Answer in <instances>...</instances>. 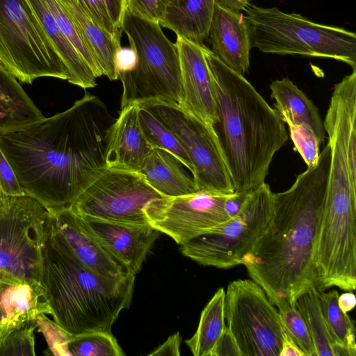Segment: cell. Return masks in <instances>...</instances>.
Wrapping results in <instances>:
<instances>
[{"label":"cell","mask_w":356,"mask_h":356,"mask_svg":"<svg viewBox=\"0 0 356 356\" xmlns=\"http://www.w3.org/2000/svg\"><path fill=\"white\" fill-rule=\"evenodd\" d=\"M115 120L98 97L85 92L65 111L0 135V148L26 195L49 211L70 209L106 167Z\"/></svg>","instance_id":"obj_1"},{"label":"cell","mask_w":356,"mask_h":356,"mask_svg":"<svg viewBox=\"0 0 356 356\" xmlns=\"http://www.w3.org/2000/svg\"><path fill=\"white\" fill-rule=\"evenodd\" d=\"M330 160L328 143L317 164L286 191L273 193L274 216L265 233L242 259L249 277L273 305H294L315 283L314 251L323 213Z\"/></svg>","instance_id":"obj_2"},{"label":"cell","mask_w":356,"mask_h":356,"mask_svg":"<svg viewBox=\"0 0 356 356\" xmlns=\"http://www.w3.org/2000/svg\"><path fill=\"white\" fill-rule=\"evenodd\" d=\"M202 49L214 83L212 127L234 192L248 194L265 183L275 154L288 140L284 122L244 76Z\"/></svg>","instance_id":"obj_3"},{"label":"cell","mask_w":356,"mask_h":356,"mask_svg":"<svg viewBox=\"0 0 356 356\" xmlns=\"http://www.w3.org/2000/svg\"><path fill=\"white\" fill-rule=\"evenodd\" d=\"M135 278L111 279L81 264L52 216L42 248L40 284L54 321L64 330L72 335L111 332L121 311L131 304Z\"/></svg>","instance_id":"obj_4"},{"label":"cell","mask_w":356,"mask_h":356,"mask_svg":"<svg viewBox=\"0 0 356 356\" xmlns=\"http://www.w3.org/2000/svg\"><path fill=\"white\" fill-rule=\"evenodd\" d=\"M243 12L252 47L264 53L330 58L356 70V35L343 28L318 24L300 14L250 1Z\"/></svg>","instance_id":"obj_5"},{"label":"cell","mask_w":356,"mask_h":356,"mask_svg":"<svg viewBox=\"0 0 356 356\" xmlns=\"http://www.w3.org/2000/svg\"><path fill=\"white\" fill-rule=\"evenodd\" d=\"M122 31L136 53L137 63L133 70L118 75L122 84L120 108L147 101L181 105L182 87L176 44L167 38L158 22L136 15L128 8Z\"/></svg>","instance_id":"obj_6"},{"label":"cell","mask_w":356,"mask_h":356,"mask_svg":"<svg viewBox=\"0 0 356 356\" xmlns=\"http://www.w3.org/2000/svg\"><path fill=\"white\" fill-rule=\"evenodd\" d=\"M51 213L25 195L0 198V282L41 285L42 254Z\"/></svg>","instance_id":"obj_7"},{"label":"cell","mask_w":356,"mask_h":356,"mask_svg":"<svg viewBox=\"0 0 356 356\" xmlns=\"http://www.w3.org/2000/svg\"><path fill=\"white\" fill-rule=\"evenodd\" d=\"M0 63L19 81L68 79V73L27 0H0Z\"/></svg>","instance_id":"obj_8"},{"label":"cell","mask_w":356,"mask_h":356,"mask_svg":"<svg viewBox=\"0 0 356 356\" xmlns=\"http://www.w3.org/2000/svg\"><path fill=\"white\" fill-rule=\"evenodd\" d=\"M273 194L265 182L247 195L237 215L181 244V252L200 264L218 268L241 264L273 220Z\"/></svg>","instance_id":"obj_9"},{"label":"cell","mask_w":356,"mask_h":356,"mask_svg":"<svg viewBox=\"0 0 356 356\" xmlns=\"http://www.w3.org/2000/svg\"><path fill=\"white\" fill-rule=\"evenodd\" d=\"M175 136L189 159L198 191L233 194L234 188L217 136L211 124L179 104L161 101L138 103Z\"/></svg>","instance_id":"obj_10"},{"label":"cell","mask_w":356,"mask_h":356,"mask_svg":"<svg viewBox=\"0 0 356 356\" xmlns=\"http://www.w3.org/2000/svg\"><path fill=\"white\" fill-rule=\"evenodd\" d=\"M225 320L242 356H280L283 325L279 312L252 279L229 283Z\"/></svg>","instance_id":"obj_11"},{"label":"cell","mask_w":356,"mask_h":356,"mask_svg":"<svg viewBox=\"0 0 356 356\" xmlns=\"http://www.w3.org/2000/svg\"><path fill=\"white\" fill-rule=\"evenodd\" d=\"M162 197L140 172L106 167L70 209L81 218L149 224L145 208Z\"/></svg>","instance_id":"obj_12"},{"label":"cell","mask_w":356,"mask_h":356,"mask_svg":"<svg viewBox=\"0 0 356 356\" xmlns=\"http://www.w3.org/2000/svg\"><path fill=\"white\" fill-rule=\"evenodd\" d=\"M232 194L200 191L178 196L162 197L145 208L148 223L181 245L227 220L225 204Z\"/></svg>","instance_id":"obj_13"},{"label":"cell","mask_w":356,"mask_h":356,"mask_svg":"<svg viewBox=\"0 0 356 356\" xmlns=\"http://www.w3.org/2000/svg\"><path fill=\"white\" fill-rule=\"evenodd\" d=\"M48 211L72 252L81 264L99 275L113 280L131 275L84 220L70 209Z\"/></svg>","instance_id":"obj_14"},{"label":"cell","mask_w":356,"mask_h":356,"mask_svg":"<svg viewBox=\"0 0 356 356\" xmlns=\"http://www.w3.org/2000/svg\"><path fill=\"white\" fill-rule=\"evenodd\" d=\"M182 100L181 106L212 126L216 119L215 88L202 48L177 37Z\"/></svg>","instance_id":"obj_15"},{"label":"cell","mask_w":356,"mask_h":356,"mask_svg":"<svg viewBox=\"0 0 356 356\" xmlns=\"http://www.w3.org/2000/svg\"><path fill=\"white\" fill-rule=\"evenodd\" d=\"M81 218L104 246L134 275L140 270L148 252L159 236V232L149 224Z\"/></svg>","instance_id":"obj_16"},{"label":"cell","mask_w":356,"mask_h":356,"mask_svg":"<svg viewBox=\"0 0 356 356\" xmlns=\"http://www.w3.org/2000/svg\"><path fill=\"white\" fill-rule=\"evenodd\" d=\"M207 40L224 65L243 76L248 72L252 47L244 14L225 10L216 2Z\"/></svg>","instance_id":"obj_17"},{"label":"cell","mask_w":356,"mask_h":356,"mask_svg":"<svg viewBox=\"0 0 356 356\" xmlns=\"http://www.w3.org/2000/svg\"><path fill=\"white\" fill-rule=\"evenodd\" d=\"M152 149L140 127L138 104L122 108L110 131L106 167L138 172Z\"/></svg>","instance_id":"obj_18"},{"label":"cell","mask_w":356,"mask_h":356,"mask_svg":"<svg viewBox=\"0 0 356 356\" xmlns=\"http://www.w3.org/2000/svg\"><path fill=\"white\" fill-rule=\"evenodd\" d=\"M174 154L152 148L138 170L147 182L163 197H178L198 191L193 176Z\"/></svg>","instance_id":"obj_19"},{"label":"cell","mask_w":356,"mask_h":356,"mask_svg":"<svg viewBox=\"0 0 356 356\" xmlns=\"http://www.w3.org/2000/svg\"><path fill=\"white\" fill-rule=\"evenodd\" d=\"M275 110L288 126H298L312 131L319 143L325 141V131L317 107L289 79H277L270 84Z\"/></svg>","instance_id":"obj_20"},{"label":"cell","mask_w":356,"mask_h":356,"mask_svg":"<svg viewBox=\"0 0 356 356\" xmlns=\"http://www.w3.org/2000/svg\"><path fill=\"white\" fill-rule=\"evenodd\" d=\"M51 314L41 285L0 282V332L40 314Z\"/></svg>","instance_id":"obj_21"},{"label":"cell","mask_w":356,"mask_h":356,"mask_svg":"<svg viewBox=\"0 0 356 356\" xmlns=\"http://www.w3.org/2000/svg\"><path fill=\"white\" fill-rule=\"evenodd\" d=\"M217 0H174L166 8L159 22L177 37L204 47Z\"/></svg>","instance_id":"obj_22"},{"label":"cell","mask_w":356,"mask_h":356,"mask_svg":"<svg viewBox=\"0 0 356 356\" xmlns=\"http://www.w3.org/2000/svg\"><path fill=\"white\" fill-rule=\"evenodd\" d=\"M44 119L19 81L0 63V135L24 129Z\"/></svg>","instance_id":"obj_23"},{"label":"cell","mask_w":356,"mask_h":356,"mask_svg":"<svg viewBox=\"0 0 356 356\" xmlns=\"http://www.w3.org/2000/svg\"><path fill=\"white\" fill-rule=\"evenodd\" d=\"M68 73V82L83 88L97 85V76L58 28L44 0H27Z\"/></svg>","instance_id":"obj_24"},{"label":"cell","mask_w":356,"mask_h":356,"mask_svg":"<svg viewBox=\"0 0 356 356\" xmlns=\"http://www.w3.org/2000/svg\"><path fill=\"white\" fill-rule=\"evenodd\" d=\"M67 13L95 55L103 75L109 80L118 79L115 56L121 47L92 19L82 0H56Z\"/></svg>","instance_id":"obj_25"},{"label":"cell","mask_w":356,"mask_h":356,"mask_svg":"<svg viewBox=\"0 0 356 356\" xmlns=\"http://www.w3.org/2000/svg\"><path fill=\"white\" fill-rule=\"evenodd\" d=\"M225 291L219 288L202 311L197 329L193 336L185 341L195 356H211L222 333L225 322Z\"/></svg>","instance_id":"obj_26"},{"label":"cell","mask_w":356,"mask_h":356,"mask_svg":"<svg viewBox=\"0 0 356 356\" xmlns=\"http://www.w3.org/2000/svg\"><path fill=\"white\" fill-rule=\"evenodd\" d=\"M294 306L306 323L316 356H343L329 333L321 309L318 290L315 285L300 294Z\"/></svg>","instance_id":"obj_27"},{"label":"cell","mask_w":356,"mask_h":356,"mask_svg":"<svg viewBox=\"0 0 356 356\" xmlns=\"http://www.w3.org/2000/svg\"><path fill=\"white\" fill-rule=\"evenodd\" d=\"M318 296L326 325L335 345L341 350L343 356H355L354 323L347 313L343 312L339 307L338 291H318Z\"/></svg>","instance_id":"obj_28"},{"label":"cell","mask_w":356,"mask_h":356,"mask_svg":"<svg viewBox=\"0 0 356 356\" xmlns=\"http://www.w3.org/2000/svg\"><path fill=\"white\" fill-rule=\"evenodd\" d=\"M138 105L140 127L151 147L172 153L192 174V164L174 134L149 110Z\"/></svg>","instance_id":"obj_29"},{"label":"cell","mask_w":356,"mask_h":356,"mask_svg":"<svg viewBox=\"0 0 356 356\" xmlns=\"http://www.w3.org/2000/svg\"><path fill=\"white\" fill-rule=\"evenodd\" d=\"M94 22L110 38L120 43L127 0H82Z\"/></svg>","instance_id":"obj_30"},{"label":"cell","mask_w":356,"mask_h":356,"mask_svg":"<svg viewBox=\"0 0 356 356\" xmlns=\"http://www.w3.org/2000/svg\"><path fill=\"white\" fill-rule=\"evenodd\" d=\"M71 356H124L111 332H92L72 335L67 343Z\"/></svg>","instance_id":"obj_31"},{"label":"cell","mask_w":356,"mask_h":356,"mask_svg":"<svg viewBox=\"0 0 356 356\" xmlns=\"http://www.w3.org/2000/svg\"><path fill=\"white\" fill-rule=\"evenodd\" d=\"M44 1L63 35L80 54L95 76L97 78L102 76V71L95 55L63 7L56 0Z\"/></svg>","instance_id":"obj_32"},{"label":"cell","mask_w":356,"mask_h":356,"mask_svg":"<svg viewBox=\"0 0 356 356\" xmlns=\"http://www.w3.org/2000/svg\"><path fill=\"white\" fill-rule=\"evenodd\" d=\"M35 328L31 320L0 332V356L35 355Z\"/></svg>","instance_id":"obj_33"},{"label":"cell","mask_w":356,"mask_h":356,"mask_svg":"<svg viewBox=\"0 0 356 356\" xmlns=\"http://www.w3.org/2000/svg\"><path fill=\"white\" fill-rule=\"evenodd\" d=\"M284 327L305 356H316L314 343L301 314L294 305L282 301L275 305Z\"/></svg>","instance_id":"obj_34"},{"label":"cell","mask_w":356,"mask_h":356,"mask_svg":"<svg viewBox=\"0 0 356 356\" xmlns=\"http://www.w3.org/2000/svg\"><path fill=\"white\" fill-rule=\"evenodd\" d=\"M36 328L44 336L48 344L47 355H69L67 343L70 334L54 321H50L44 314H40L34 320Z\"/></svg>","instance_id":"obj_35"},{"label":"cell","mask_w":356,"mask_h":356,"mask_svg":"<svg viewBox=\"0 0 356 356\" xmlns=\"http://www.w3.org/2000/svg\"><path fill=\"white\" fill-rule=\"evenodd\" d=\"M290 137L296 149L300 154L307 168L315 166L319 157V141L315 134L305 127L289 126Z\"/></svg>","instance_id":"obj_36"},{"label":"cell","mask_w":356,"mask_h":356,"mask_svg":"<svg viewBox=\"0 0 356 356\" xmlns=\"http://www.w3.org/2000/svg\"><path fill=\"white\" fill-rule=\"evenodd\" d=\"M172 1L127 0V8L136 15L159 23L166 8Z\"/></svg>","instance_id":"obj_37"},{"label":"cell","mask_w":356,"mask_h":356,"mask_svg":"<svg viewBox=\"0 0 356 356\" xmlns=\"http://www.w3.org/2000/svg\"><path fill=\"white\" fill-rule=\"evenodd\" d=\"M25 195L12 166L0 148V198Z\"/></svg>","instance_id":"obj_38"},{"label":"cell","mask_w":356,"mask_h":356,"mask_svg":"<svg viewBox=\"0 0 356 356\" xmlns=\"http://www.w3.org/2000/svg\"><path fill=\"white\" fill-rule=\"evenodd\" d=\"M211 356H242L237 343L227 327H225L211 353Z\"/></svg>","instance_id":"obj_39"},{"label":"cell","mask_w":356,"mask_h":356,"mask_svg":"<svg viewBox=\"0 0 356 356\" xmlns=\"http://www.w3.org/2000/svg\"><path fill=\"white\" fill-rule=\"evenodd\" d=\"M137 63V55L131 47H120L115 56V64L118 75L131 71Z\"/></svg>","instance_id":"obj_40"},{"label":"cell","mask_w":356,"mask_h":356,"mask_svg":"<svg viewBox=\"0 0 356 356\" xmlns=\"http://www.w3.org/2000/svg\"><path fill=\"white\" fill-rule=\"evenodd\" d=\"M180 343L181 337L177 332L169 337L163 343L149 353V355H180Z\"/></svg>","instance_id":"obj_41"},{"label":"cell","mask_w":356,"mask_h":356,"mask_svg":"<svg viewBox=\"0 0 356 356\" xmlns=\"http://www.w3.org/2000/svg\"><path fill=\"white\" fill-rule=\"evenodd\" d=\"M248 194L234 192L226 200L225 209L227 215L231 218L239 212Z\"/></svg>","instance_id":"obj_42"},{"label":"cell","mask_w":356,"mask_h":356,"mask_svg":"<svg viewBox=\"0 0 356 356\" xmlns=\"http://www.w3.org/2000/svg\"><path fill=\"white\" fill-rule=\"evenodd\" d=\"M283 325V324H282ZM280 356H305L283 325V340Z\"/></svg>","instance_id":"obj_43"},{"label":"cell","mask_w":356,"mask_h":356,"mask_svg":"<svg viewBox=\"0 0 356 356\" xmlns=\"http://www.w3.org/2000/svg\"><path fill=\"white\" fill-rule=\"evenodd\" d=\"M217 3L223 9L234 13H242L249 0H217Z\"/></svg>","instance_id":"obj_44"},{"label":"cell","mask_w":356,"mask_h":356,"mask_svg":"<svg viewBox=\"0 0 356 356\" xmlns=\"http://www.w3.org/2000/svg\"><path fill=\"white\" fill-rule=\"evenodd\" d=\"M338 305L340 309L347 313L351 311L356 305V298L353 293L348 291L339 296Z\"/></svg>","instance_id":"obj_45"}]
</instances>
